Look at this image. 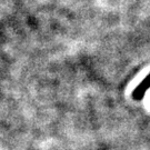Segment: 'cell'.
<instances>
[{"label": "cell", "mask_w": 150, "mask_h": 150, "mask_svg": "<svg viewBox=\"0 0 150 150\" xmlns=\"http://www.w3.org/2000/svg\"><path fill=\"white\" fill-rule=\"evenodd\" d=\"M150 88V74L140 82V85L132 91V98L134 100H141L144 98L146 90Z\"/></svg>", "instance_id": "1"}]
</instances>
